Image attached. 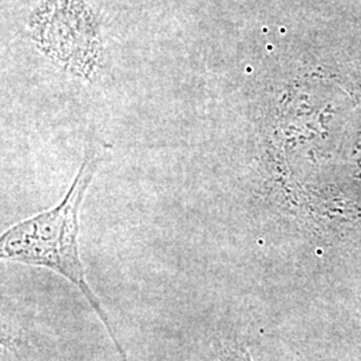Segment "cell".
Segmentation results:
<instances>
[{
	"mask_svg": "<svg viewBox=\"0 0 361 361\" xmlns=\"http://www.w3.org/2000/svg\"><path fill=\"white\" fill-rule=\"evenodd\" d=\"M102 152L99 145L89 142L82 165L63 200L56 207L23 219L3 233L0 237V257L28 267L49 269L74 285L104 324L121 361H128L126 352L116 338L113 323L87 283L85 267L79 256V212L104 159Z\"/></svg>",
	"mask_w": 361,
	"mask_h": 361,
	"instance_id": "6da1fadb",
	"label": "cell"
},
{
	"mask_svg": "<svg viewBox=\"0 0 361 361\" xmlns=\"http://www.w3.org/2000/svg\"><path fill=\"white\" fill-rule=\"evenodd\" d=\"M32 19V38L47 56L79 73L82 51L91 73L101 56L98 23L83 0H46Z\"/></svg>",
	"mask_w": 361,
	"mask_h": 361,
	"instance_id": "7a4b0ae2",
	"label": "cell"
},
{
	"mask_svg": "<svg viewBox=\"0 0 361 361\" xmlns=\"http://www.w3.org/2000/svg\"><path fill=\"white\" fill-rule=\"evenodd\" d=\"M210 361H253L249 352L243 345L225 341L214 348L213 357Z\"/></svg>",
	"mask_w": 361,
	"mask_h": 361,
	"instance_id": "3957f363",
	"label": "cell"
}]
</instances>
